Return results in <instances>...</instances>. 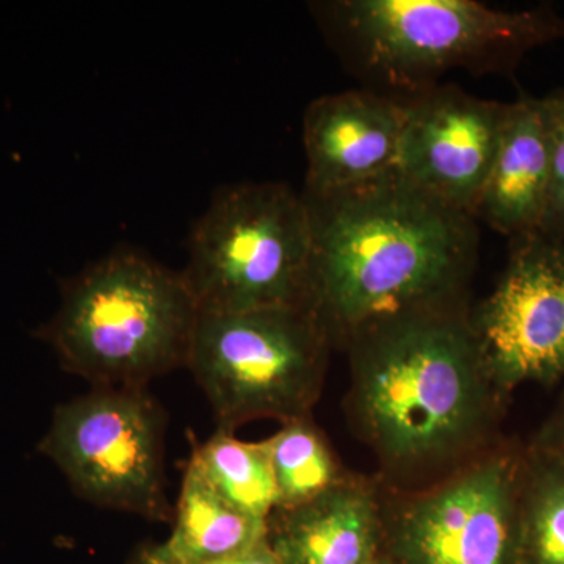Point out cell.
<instances>
[{"label":"cell","mask_w":564,"mask_h":564,"mask_svg":"<svg viewBox=\"0 0 564 564\" xmlns=\"http://www.w3.org/2000/svg\"><path fill=\"white\" fill-rule=\"evenodd\" d=\"M303 198L313 229L307 307L333 345L389 318L464 303L477 262L473 215L399 174Z\"/></svg>","instance_id":"obj_1"},{"label":"cell","mask_w":564,"mask_h":564,"mask_svg":"<svg viewBox=\"0 0 564 564\" xmlns=\"http://www.w3.org/2000/svg\"><path fill=\"white\" fill-rule=\"evenodd\" d=\"M347 347L348 410L389 477L448 475L497 444L507 397L486 373L466 303L389 318Z\"/></svg>","instance_id":"obj_2"},{"label":"cell","mask_w":564,"mask_h":564,"mask_svg":"<svg viewBox=\"0 0 564 564\" xmlns=\"http://www.w3.org/2000/svg\"><path fill=\"white\" fill-rule=\"evenodd\" d=\"M198 314L181 272L121 247L63 281L61 307L35 336L93 388H147L187 366Z\"/></svg>","instance_id":"obj_3"},{"label":"cell","mask_w":564,"mask_h":564,"mask_svg":"<svg viewBox=\"0 0 564 564\" xmlns=\"http://www.w3.org/2000/svg\"><path fill=\"white\" fill-rule=\"evenodd\" d=\"M323 31L364 76L414 95L452 69L508 73L529 52L564 40L552 7L518 11L474 0L315 3Z\"/></svg>","instance_id":"obj_4"},{"label":"cell","mask_w":564,"mask_h":564,"mask_svg":"<svg viewBox=\"0 0 564 564\" xmlns=\"http://www.w3.org/2000/svg\"><path fill=\"white\" fill-rule=\"evenodd\" d=\"M187 251L181 273L199 313L307 307L313 229L303 195L289 185L218 188L193 223Z\"/></svg>","instance_id":"obj_5"},{"label":"cell","mask_w":564,"mask_h":564,"mask_svg":"<svg viewBox=\"0 0 564 564\" xmlns=\"http://www.w3.org/2000/svg\"><path fill=\"white\" fill-rule=\"evenodd\" d=\"M332 345L307 307L199 313L185 367L206 393L218 430L234 433L254 419L307 417Z\"/></svg>","instance_id":"obj_6"},{"label":"cell","mask_w":564,"mask_h":564,"mask_svg":"<svg viewBox=\"0 0 564 564\" xmlns=\"http://www.w3.org/2000/svg\"><path fill=\"white\" fill-rule=\"evenodd\" d=\"M165 423L147 388H93L55 408L39 451L87 502L166 522Z\"/></svg>","instance_id":"obj_7"},{"label":"cell","mask_w":564,"mask_h":564,"mask_svg":"<svg viewBox=\"0 0 564 564\" xmlns=\"http://www.w3.org/2000/svg\"><path fill=\"white\" fill-rule=\"evenodd\" d=\"M524 447L497 443L402 502L391 514L404 564H519Z\"/></svg>","instance_id":"obj_8"},{"label":"cell","mask_w":564,"mask_h":564,"mask_svg":"<svg viewBox=\"0 0 564 564\" xmlns=\"http://www.w3.org/2000/svg\"><path fill=\"white\" fill-rule=\"evenodd\" d=\"M486 373L503 397L564 380V237L513 240L494 291L469 311Z\"/></svg>","instance_id":"obj_9"},{"label":"cell","mask_w":564,"mask_h":564,"mask_svg":"<svg viewBox=\"0 0 564 564\" xmlns=\"http://www.w3.org/2000/svg\"><path fill=\"white\" fill-rule=\"evenodd\" d=\"M403 107L397 174L475 218L507 104L485 101L456 87H433L413 95Z\"/></svg>","instance_id":"obj_10"},{"label":"cell","mask_w":564,"mask_h":564,"mask_svg":"<svg viewBox=\"0 0 564 564\" xmlns=\"http://www.w3.org/2000/svg\"><path fill=\"white\" fill-rule=\"evenodd\" d=\"M403 101L366 90L326 95L303 118L306 195L351 191L397 174Z\"/></svg>","instance_id":"obj_11"},{"label":"cell","mask_w":564,"mask_h":564,"mask_svg":"<svg viewBox=\"0 0 564 564\" xmlns=\"http://www.w3.org/2000/svg\"><path fill=\"white\" fill-rule=\"evenodd\" d=\"M551 187L547 115L543 98L507 104L502 133L475 218L511 239L541 231Z\"/></svg>","instance_id":"obj_12"},{"label":"cell","mask_w":564,"mask_h":564,"mask_svg":"<svg viewBox=\"0 0 564 564\" xmlns=\"http://www.w3.org/2000/svg\"><path fill=\"white\" fill-rule=\"evenodd\" d=\"M381 533L383 503L372 486L350 477L269 519V543L281 564H369Z\"/></svg>","instance_id":"obj_13"},{"label":"cell","mask_w":564,"mask_h":564,"mask_svg":"<svg viewBox=\"0 0 564 564\" xmlns=\"http://www.w3.org/2000/svg\"><path fill=\"white\" fill-rule=\"evenodd\" d=\"M267 536L269 519L234 507L188 459L173 511V532L159 545L163 554L180 564H210L248 551Z\"/></svg>","instance_id":"obj_14"},{"label":"cell","mask_w":564,"mask_h":564,"mask_svg":"<svg viewBox=\"0 0 564 564\" xmlns=\"http://www.w3.org/2000/svg\"><path fill=\"white\" fill-rule=\"evenodd\" d=\"M519 564H564V466L534 444L522 458Z\"/></svg>","instance_id":"obj_15"},{"label":"cell","mask_w":564,"mask_h":564,"mask_svg":"<svg viewBox=\"0 0 564 564\" xmlns=\"http://www.w3.org/2000/svg\"><path fill=\"white\" fill-rule=\"evenodd\" d=\"M191 459L215 491L245 513L270 519L276 510V484L263 441L245 443L217 430L193 451Z\"/></svg>","instance_id":"obj_16"},{"label":"cell","mask_w":564,"mask_h":564,"mask_svg":"<svg viewBox=\"0 0 564 564\" xmlns=\"http://www.w3.org/2000/svg\"><path fill=\"white\" fill-rule=\"evenodd\" d=\"M263 444L276 484V510L311 502L347 478L311 415L282 423Z\"/></svg>","instance_id":"obj_17"},{"label":"cell","mask_w":564,"mask_h":564,"mask_svg":"<svg viewBox=\"0 0 564 564\" xmlns=\"http://www.w3.org/2000/svg\"><path fill=\"white\" fill-rule=\"evenodd\" d=\"M543 99L551 151V187L543 226L538 234L564 237V88Z\"/></svg>","instance_id":"obj_18"},{"label":"cell","mask_w":564,"mask_h":564,"mask_svg":"<svg viewBox=\"0 0 564 564\" xmlns=\"http://www.w3.org/2000/svg\"><path fill=\"white\" fill-rule=\"evenodd\" d=\"M532 444L543 448L564 466V393L558 406L544 423Z\"/></svg>","instance_id":"obj_19"},{"label":"cell","mask_w":564,"mask_h":564,"mask_svg":"<svg viewBox=\"0 0 564 564\" xmlns=\"http://www.w3.org/2000/svg\"><path fill=\"white\" fill-rule=\"evenodd\" d=\"M210 564H281L278 555L274 554L272 545L269 543V536L262 543L240 554L228 556V558L218 560Z\"/></svg>","instance_id":"obj_20"},{"label":"cell","mask_w":564,"mask_h":564,"mask_svg":"<svg viewBox=\"0 0 564 564\" xmlns=\"http://www.w3.org/2000/svg\"><path fill=\"white\" fill-rule=\"evenodd\" d=\"M135 564H180L174 562V560L170 558L163 554L161 547H152L148 549V551L141 552L139 558H137Z\"/></svg>","instance_id":"obj_21"},{"label":"cell","mask_w":564,"mask_h":564,"mask_svg":"<svg viewBox=\"0 0 564 564\" xmlns=\"http://www.w3.org/2000/svg\"><path fill=\"white\" fill-rule=\"evenodd\" d=\"M369 564H384V563L370 562Z\"/></svg>","instance_id":"obj_22"}]
</instances>
